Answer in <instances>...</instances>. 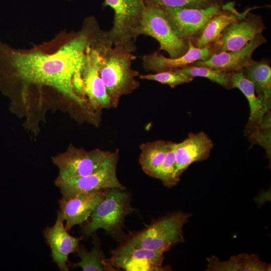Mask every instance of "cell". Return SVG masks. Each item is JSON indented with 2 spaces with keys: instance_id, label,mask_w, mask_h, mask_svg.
<instances>
[{
  "instance_id": "1",
  "label": "cell",
  "mask_w": 271,
  "mask_h": 271,
  "mask_svg": "<svg viewBox=\"0 0 271 271\" xmlns=\"http://www.w3.org/2000/svg\"><path fill=\"white\" fill-rule=\"evenodd\" d=\"M87 28L56 53H22L0 42V77L14 76L26 83L51 86L78 105L86 100L75 91L72 81L83 62L86 51L100 32Z\"/></svg>"
},
{
  "instance_id": "2",
  "label": "cell",
  "mask_w": 271,
  "mask_h": 271,
  "mask_svg": "<svg viewBox=\"0 0 271 271\" xmlns=\"http://www.w3.org/2000/svg\"><path fill=\"white\" fill-rule=\"evenodd\" d=\"M87 52L104 83L112 107H116L122 96L131 93L140 85L136 79L140 74L131 68L136 57L125 48L113 45L105 32L100 33Z\"/></svg>"
},
{
  "instance_id": "3",
  "label": "cell",
  "mask_w": 271,
  "mask_h": 271,
  "mask_svg": "<svg viewBox=\"0 0 271 271\" xmlns=\"http://www.w3.org/2000/svg\"><path fill=\"white\" fill-rule=\"evenodd\" d=\"M104 6L114 12L113 26L105 32L107 39L113 45L133 52L134 42L140 35L144 0H105Z\"/></svg>"
},
{
  "instance_id": "4",
  "label": "cell",
  "mask_w": 271,
  "mask_h": 271,
  "mask_svg": "<svg viewBox=\"0 0 271 271\" xmlns=\"http://www.w3.org/2000/svg\"><path fill=\"white\" fill-rule=\"evenodd\" d=\"M190 216L189 213L179 211L162 217L136 234L125 244L166 251L183 241V227Z\"/></svg>"
},
{
  "instance_id": "5",
  "label": "cell",
  "mask_w": 271,
  "mask_h": 271,
  "mask_svg": "<svg viewBox=\"0 0 271 271\" xmlns=\"http://www.w3.org/2000/svg\"><path fill=\"white\" fill-rule=\"evenodd\" d=\"M123 191L113 188L105 192L104 198L93 211L90 220L82 227L84 235H90L99 229L111 234L119 230L125 216L133 210L129 194Z\"/></svg>"
},
{
  "instance_id": "6",
  "label": "cell",
  "mask_w": 271,
  "mask_h": 271,
  "mask_svg": "<svg viewBox=\"0 0 271 271\" xmlns=\"http://www.w3.org/2000/svg\"><path fill=\"white\" fill-rule=\"evenodd\" d=\"M118 155V151L112 153L102 166L90 175L68 180H55V185L59 188L62 195L61 199L66 200L79 194L102 189L124 190L125 187L119 181L116 175Z\"/></svg>"
},
{
  "instance_id": "7",
  "label": "cell",
  "mask_w": 271,
  "mask_h": 271,
  "mask_svg": "<svg viewBox=\"0 0 271 271\" xmlns=\"http://www.w3.org/2000/svg\"><path fill=\"white\" fill-rule=\"evenodd\" d=\"M145 3L140 35L155 38L160 44V49L166 51L170 58L178 57L185 54L188 49V41L176 36L162 8L156 4Z\"/></svg>"
},
{
  "instance_id": "8",
  "label": "cell",
  "mask_w": 271,
  "mask_h": 271,
  "mask_svg": "<svg viewBox=\"0 0 271 271\" xmlns=\"http://www.w3.org/2000/svg\"><path fill=\"white\" fill-rule=\"evenodd\" d=\"M111 152L99 149L87 151L70 145L67 150L52 158L59 169L56 181L68 180L90 175L98 170Z\"/></svg>"
},
{
  "instance_id": "9",
  "label": "cell",
  "mask_w": 271,
  "mask_h": 271,
  "mask_svg": "<svg viewBox=\"0 0 271 271\" xmlns=\"http://www.w3.org/2000/svg\"><path fill=\"white\" fill-rule=\"evenodd\" d=\"M161 8L176 36L192 41L201 35L208 21L222 11L223 6L217 3L204 9Z\"/></svg>"
},
{
  "instance_id": "10",
  "label": "cell",
  "mask_w": 271,
  "mask_h": 271,
  "mask_svg": "<svg viewBox=\"0 0 271 271\" xmlns=\"http://www.w3.org/2000/svg\"><path fill=\"white\" fill-rule=\"evenodd\" d=\"M264 28L261 18L249 12L243 19L225 28L219 39L208 46L211 55L243 48Z\"/></svg>"
},
{
  "instance_id": "11",
  "label": "cell",
  "mask_w": 271,
  "mask_h": 271,
  "mask_svg": "<svg viewBox=\"0 0 271 271\" xmlns=\"http://www.w3.org/2000/svg\"><path fill=\"white\" fill-rule=\"evenodd\" d=\"M72 84L76 93L81 97L82 94L85 95L94 108L101 109L112 107L104 83L87 49L82 64L75 73Z\"/></svg>"
},
{
  "instance_id": "12",
  "label": "cell",
  "mask_w": 271,
  "mask_h": 271,
  "mask_svg": "<svg viewBox=\"0 0 271 271\" xmlns=\"http://www.w3.org/2000/svg\"><path fill=\"white\" fill-rule=\"evenodd\" d=\"M163 250H151L136 248L125 244L112 251L109 260L115 269L122 268L127 271L163 270Z\"/></svg>"
},
{
  "instance_id": "13",
  "label": "cell",
  "mask_w": 271,
  "mask_h": 271,
  "mask_svg": "<svg viewBox=\"0 0 271 271\" xmlns=\"http://www.w3.org/2000/svg\"><path fill=\"white\" fill-rule=\"evenodd\" d=\"M265 42L261 33L240 50L213 54L208 59L197 61L192 65L207 66L229 73L239 72L255 62L252 58L253 52Z\"/></svg>"
},
{
  "instance_id": "14",
  "label": "cell",
  "mask_w": 271,
  "mask_h": 271,
  "mask_svg": "<svg viewBox=\"0 0 271 271\" xmlns=\"http://www.w3.org/2000/svg\"><path fill=\"white\" fill-rule=\"evenodd\" d=\"M64 221V215L59 210L54 225L44 230V236L51 248L53 260L61 271L69 270L67 264L68 255L77 251L79 243L83 239V236L75 237L70 235L65 227Z\"/></svg>"
},
{
  "instance_id": "15",
  "label": "cell",
  "mask_w": 271,
  "mask_h": 271,
  "mask_svg": "<svg viewBox=\"0 0 271 271\" xmlns=\"http://www.w3.org/2000/svg\"><path fill=\"white\" fill-rule=\"evenodd\" d=\"M213 143L204 132L190 133L180 143H175L176 174L180 179L182 173L192 163L208 158Z\"/></svg>"
},
{
  "instance_id": "16",
  "label": "cell",
  "mask_w": 271,
  "mask_h": 271,
  "mask_svg": "<svg viewBox=\"0 0 271 271\" xmlns=\"http://www.w3.org/2000/svg\"><path fill=\"white\" fill-rule=\"evenodd\" d=\"M104 196L105 192L100 190L79 194L66 200L60 199V211L64 215L67 231L86 221Z\"/></svg>"
},
{
  "instance_id": "17",
  "label": "cell",
  "mask_w": 271,
  "mask_h": 271,
  "mask_svg": "<svg viewBox=\"0 0 271 271\" xmlns=\"http://www.w3.org/2000/svg\"><path fill=\"white\" fill-rule=\"evenodd\" d=\"M188 49L182 56L176 58H167L158 52L143 57L144 67L149 70L158 73L185 68L198 60H205L211 53L208 46L203 48L196 47L192 41H188Z\"/></svg>"
},
{
  "instance_id": "18",
  "label": "cell",
  "mask_w": 271,
  "mask_h": 271,
  "mask_svg": "<svg viewBox=\"0 0 271 271\" xmlns=\"http://www.w3.org/2000/svg\"><path fill=\"white\" fill-rule=\"evenodd\" d=\"M250 9L240 13L232 3L223 6L221 12L213 16L207 22L201 35L192 41L198 48L209 46L217 41L222 31L229 25L243 19Z\"/></svg>"
},
{
  "instance_id": "19",
  "label": "cell",
  "mask_w": 271,
  "mask_h": 271,
  "mask_svg": "<svg viewBox=\"0 0 271 271\" xmlns=\"http://www.w3.org/2000/svg\"><path fill=\"white\" fill-rule=\"evenodd\" d=\"M230 81L232 88L239 89L248 101L250 112L248 125L251 130L259 123L269 111L271 102L265 101L256 95L253 85L244 76L242 71L231 73Z\"/></svg>"
},
{
  "instance_id": "20",
  "label": "cell",
  "mask_w": 271,
  "mask_h": 271,
  "mask_svg": "<svg viewBox=\"0 0 271 271\" xmlns=\"http://www.w3.org/2000/svg\"><path fill=\"white\" fill-rule=\"evenodd\" d=\"M244 76L253 85L255 92L260 98L271 102V67L268 61H255L242 70Z\"/></svg>"
},
{
  "instance_id": "21",
  "label": "cell",
  "mask_w": 271,
  "mask_h": 271,
  "mask_svg": "<svg viewBox=\"0 0 271 271\" xmlns=\"http://www.w3.org/2000/svg\"><path fill=\"white\" fill-rule=\"evenodd\" d=\"M171 143L157 141L141 145V153L139 163L147 174L163 162L169 150Z\"/></svg>"
},
{
  "instance_id": "22",
  "label": "cell",
  "mask_w": 271,
  "mask_h": 271,
  "mask_svg": "<svg viewBox=\"0 0 271 271\" xmlns=\"http://www.w3.org/2000/svg\"><path fill=\"white\" fill-rule=\"evenodd\" d=\"M77 255L80 258V262L74 264L75 267L79 266L83 271L114 270L109 260L103 255L98 243L95 244L91 251L86 250L83 246L78 247Z\"/></svg>"
},
{
  "instance_id": "23",
  "label": "cell",
  "mask_w": 271,
  "mask_h": 271,
  "mask_svg": "<svg viewBox=\"0 0 271 271\" xmlns=\"http://www.w3.org/2000/svg\"><path fill=\"white\" fill-rule=\"evenodd\" d=\"M175 148V143L171 142L163 162L148 174L151 177L160 180L164 185L169 188L176 185L180 181L176 174Z\"/></svg>"
},
{
  "instance_id": "24",
  "label": "cell",
  "mask_w": 271,
  "mask_h": 271,
  "mask_svg": "<svg viewBox=\"0 0 271 271\" xmlns=\"http://www.w3.org/2000/svg\"><path fill=\"white\" fill-rule=\"evenodd\" d=\"M175 70L192 78L198 76L203 77L225 88L228 89L232 88L230 81V73H229L216 70L207 66L193 65Z\"/></svg>"
},
{
  "instance_id": "25",
  "label": "cell",
  "mask_w": 271,
  "mask_h": 271,
  "mask_svg": "<svg viewBox=\"0 0 271 271\" xmlns=\"http://www.w3.org/2000/svg\"><path fill=\"white\" fill-rule=\"evenodd\" d=\"M252 143L260 145L270 155V112L267 111L259 123L250 130L249 135Z\"/></svg>"
},
{
  "instance_id": "26",
  "label": "cell",
  "mask_w": 271,
  "mask_h": 271,
  "mask_svg": "<svg viewBox=\"0 0 271 271\" xmlns=\"http://www.w3.org/2000/svg\"><path fill=\"white\" fill-rule=\"evenodd\" d=\"M142 79L154 80L163 84H167L172 88L192 81L193 78L190 77L177 70H169L156 73L154 74L140 75Z\"/></svg>"
},
{
  "instance_id": "27",
  "label": "cell",
  "mask_w": 271,
  "mask_h": 271,
  "mask_svg": "<svg viewBox=\"0 0 271 271\" xmlns=\"http://www.w3.org/2000/svg\"><path fill=\"white\" fill-rule=\"evenodd\" d=\"M161 7L204 9L218 3L216 0H144Z\"/></svg>"
},
{
  "instance_id": "28",
  "label": "cell",
  "mask_w": 271,
  "mask_h": 271,
  "mask_svg": "<svg viewBox=\"0 0 271 271\" xmlns=\"http://www.w3.org/2000/svg\"><path fill=\"white\" fill-rule=\"evenodd\" d=\"M233 257L238 270H270V265L260 260L257 255L244 253Z\"/></svg>"
}]
</instances>
